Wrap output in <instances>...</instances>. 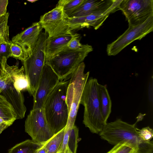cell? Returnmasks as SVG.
Masks as SVG:
<instances>
[{"mask_svg":"<svg viewBox=\"0 0 153 153\" xmlns=\"http://www.w3.org/2000/svg\"><path fill=\"white\" fill-rule=\"evenodd\" d=\"M69 80L60 81L49 94L43 105L47 121L54 134L65 128L69 112L66 102Z\"/></svg>","mask_w":153,"mask_h":153,"instance_id":"1","label":"cell"},{"mask_svg":"<svg viewBox=\"0 0 153 153\" xmlns=\"http://www.w3.org/2000/svg\"><path fill=\"white\" fill-rule=\"evenodd\" d=\"M10 45L7 44H2L0 45V61L2 62L3 56L7 59L10 57L11 51Z\"/></svg>","mask_w":153,"mask_h":153,"instance_id":"28","label":"cell"},{"mask_svg":"<svg viewBox=\"0 0 153 153\" xmlns=\"http://www.w3.org/2000/svg\"><path fill=\"white\" fill-rule=\"evenodd\" d=\"M60 81L58 76L49 65L45 64L37 89L33 97L32 109L43 108L47 97Z\"/></svg>","mask_w":153,"mask_h":153,"instance_id":"12","label":"cell"},{"mask_svg":"<svg viewBox=\"0 0 153 153\" xmlns=\"http://www.w3.org/2000/svg\"><path fill=\"white\" fill-rule=\"evenodd\" d=\"M44 146L39 149L36 153H46Z\"/></svg>","mask_w":153,"mask_h":153,"instance_id":"32","label":"cell"},{"mask_svg":"<svg viewBox=\"0 0 153 153\" xmlns=\"http://www.w3.org/2000/svg\"><path fill=\"white\" fill-rule=\"evenodd\" d=\"M43 29L39 22L33 23L30 27L14 36L11 42L20 46L27 58L36 46Z\"/></svg>","mask_w":153,"mask_h":153,"instance_id":"14","label":"cell"},{"mask_svg":"<svg viewBox=\"0 0 153 153\" xmlns=\"http://www.w3.org/2000/svg\"><path fill=\"white\" fill-rule=\"evenodd\" d=\"M37 1V0H27V1H29L31 3L34 2L36 1Z\"/></svg>","mask_w":153,"mask_h":153,"instance_id":"34","label":"cell"},{"mask_svg":"<svg viewBox=\"0 0 153 153\" xmlns=\"http://www.w3.org/2000/svg\"><path fill=\"white\" fill-rule=\"evenodd\" d=\"M7 60L3 57L0 73V94L12 106L17 116L20 117L25 113L27 110L22 93L18 91L15 86L20 68L17 65H9Z\"/></svg>","mask_w":153,"mask_h":153,"instance_id":"4","label":"cell"},{"mask_svg":"<svg viewBox=\"0 0 153 153\" xmlns=\"http://www.w3.org/2000/svg\"><path fill=\"white\" fill-rule=\"evenodd\" d=\"M137 123L136 122L130 124L118 119L107 123L99 135L101 138L112 145L127 142L137 148V153H153V141L146 142L140 138L136 126Z\"/></svg>","mask_w":153,"mask_h":153,"instance_id":"2","label":"cell"},{"mask_svg":"<svg viewBox=\"0 0 153 153\" xmlns=\"http://www.w3.org/2000/svg\"><path fill=\"white\" fill-rule=\"evenodd\" d=\"M78 34H66L48 37L45 50V62L67 47L70 41Z\"/></svg>","mask_w":153,"mask_h":153,"instance_id":"16","label":"cell"},{"mask_svg":"<svg viewBox=\"0 0 153 153\" xmlns=\"http://www.w3.org/2000/svg\"><path fill=\"white\" fill-rule=\"evenodd\" d=\"M11 55L12 57L19 59L23 62L27 58L22 48L17 44L13 43L10 45Z\"/></svg>","mask_w":153,"mask_h":153,"instance_id":"25","label":"cell"},{"mask_svg":"<svg viewBox=\"0 0 153 153\" xmlns=\"http://www.w3.org/2000/svg\"><path fill=\"white\" fill-rule=\"evenodd\" d=\"M153 30V15L143 23L128 28L116 40L108 44L106 51L108 56H115L133 42L141 40Z\"/></svg>","mask_w":153,"mask_h":153,"instance_id":"8","label":"cell"},{"mask_svg":"<svg viewBox=\"0 0 153 153\" xmlns=\"http://www.w3.org/2000/svg\"><path fill=\"white\" fill-rule=\"evenodd\" d=\"M9 13L7 12L0 16V45L12 43L9 38V29L8 25Z\"/></svg>","mask_w":153,"mask_h":153,"instance_id":"21","label":"cell"},{"mask_svg":"<svg viewBox=\"0 0 153 153\" xmlns=\"http://www.w3.org/2000/svg\"><path fill=\"white\" fill-rule=\"evenodd\" d=\"M80 35H77L72 38L68 43L67 47L71 50H76L83 48L85 45H82L79 42V39Z\"/></svg>","mask_w":153,"mask_h":153,"instance_id":"27","label":"cell"},{"mask_svg":"<svg viewBox=\"0 0 153 153\" xmlns=\"http://www.w3.org/2000/svg\"><path fill=\"white\" fill-rule=\"evenodd\" d=\"M120 3L116 0L115 3L108 9L98 11L87 16L78 17H68V25L72 31L85 27H93L95 30L102 26L109 14L117 10Z\"/></svg>","mask_w":153,"mask_h":153,"instance_id":"13","label":"cell"},{"mask_svg":"<svg viewBox=\"0 0 153 153\" xmlns=\"http://www.w3.org/2000/svg\"><path fill=\"white\" fill-rule=\"evenodd\" d=\"M85 0H60L57 6H61L65 15L69 17L79 7Z\"/></svg>","mask_w":153,"mask_h":153,"instance_id":"22","label":"cell"},{"mask_svg":"<svg viewBox=\"0 0 153 153\" xmlns=\"http://www.w3.org/2000/svg\"><path fill=\"white\" fill-rule=\"evenodd\" d=\"M46 143H37L27 139L14 146L8 150L7 153H36Z\"/></svg>","mask_w":153,"mask_h":153,"instance_id":"18","label":"cell"},{"mask_svg":"<svg viewBox=\"0 0 153 153\" xmlns=\"http://www.w3.org/2000/svg\"><path fill=\"white\" fill-rule=\"evenodd\" d=\"M99 100L102 114L107 122L111 112L112 102L105 85L99 84L98 87Z\"/></svg>","mask_w":153,"mask_h":153,"instance_id":"17","label":"cell"},{"mask_svg":"<svg viewBox=\"0 0 153 153\" xmlns=\"http://www.w3.org/2000/svg\"><path fill=\"white\" fill-rule=\"evenodd\" d=\"M137 131L140 138L143 141L149 142L153 137V131L149 126L144 127L141 129L137 128Z\"/></svg>","mask_w":153,"mask_h":153,"instance_id":"26","label":"cell"},{"mask_svg":"<svg viewBox=\"0 0 153 153\" xmlns=\"http://www.w3.org/2000/svg\"><path fill=\"white\" fill-rule=\"evenodd\" d=\"M0 117L12 124L16 120V114L12 106L0 94Z\"/></svg>","mask_w":153,"mask_h":153,"instance_id":"19","label":"cell"},{"mask_svg":"<svg viewBox=\"0 0 153 153\" xmlns=\"http://www.w3.org/2000/svg\"><path fill=\"white\" fill-rule=\"evenodd\" d=\"M116 0H85L68 18L83 17L93 13L109 9Z\"/></svg>","mask_w":153,"mask_h":153,"instance_id":"15","label":"cell"},{"mask_svg":"<svg viewBox=\"0 0 153 153\" xmlns=\"http://www.w3.org/2000/svg\"><path fill=\"white\" fill-rule=\"evenodd\" d=\"M138 149L127 142H120L106 153H137Z\"/></svg>","mask_w":153,"mask_h":153,"instance_id":"23","label":"cell"},{"mask_svg":"<svg viewBox=\"0 0 153 153\" xmlns=\"http://www.w3.org/2000/svg\"><path fill=\"white\" fill-rule=\"evenodd\" d=\"M78 128L74 125L71 129L68 146L72 153H76L78 139Z\"/></svg>","mask_w":153,"mask_h":153,"instance_id":"24","label":"cell"},{"mask_svg":"<svg viewBox=\"0 0 153 153\" xmlns=\"http://www.w3.org/2000/svg\"><path fill=\"white\" fill-rule=\"evenodd\" d=\"M85 64L80 63L71 75L66 97L69 117L65 129H71L74 125L82 93L88 80L89 72H84Z\"/></svg>","mask_w":153,"mask_h":153,"instance_id":"7","label":"cell"},{"mask_svg":"<svg viewBox=\"0 0 153 153\" xmlns=\"http://www.w3.org/2000/svg\"><path fill=\"white\" fill-rule=\"evenodd\" d=\"M64 153H72V152L71 151V150L69 149L68 146V144L66 146V149L65 150Z\"/></svg>","mask_w":153,"mask_h":153,"instance_id":"33","label":"cell"},{"mask_svg":"<svg viewBox=\"0 0 153 153\" xmlns=\"http://www.w3.org/2000/svg\"><path fill=\"white\" fill-rule=\"evenodd\" d=\"M71 129H65V128L63 138L57 153H64L68 144V139Z\"/></svg>","mask_w":153,"mask_h":153,"instance_id":"29","label":"cell"},{"mask_svg":"<svg viewBox=\"0 0 153 153\" xmlns=\"http://www.w3.org/2000/svg\"><path fill=\"white\" fill-rule=\"evenodd\" d=\"M8 3L7 0H0V16L7 13V7Z\"/></svg>","mask_w":153,"mask_h":153,"instance_id":"30","label":"cell"},{"mask_svg":"<svg viewBox=\"0 0 153 153\" xmlns=\"http://www.w3.org/2000/svg\"><path fill=\"white\" fill-rule=\"evenodd\" d=\"M97 80L91 77L88 80L82 95L80 104L84 107L83 123L90 131L99 134L107 123L102 114L99 100Z\"/></svg>","mask_w":153,"mask_h":153,"instance_id":"3","label":"cell"},{"mask_svg":"<svg viewBox=\"0 0 153 153\" xmlns=\"http://www.w3.org/2000/svg\"><path fill=\"white\" fill-rule=\"evenodd\" d=\"M48 34L41 32L31 54L23 62L25 74L29 86V94L33 97L37 89L45 64V50Z\"/></svg>","mask_w":153,"mask_h":153,"instance_id":"6","label":"cell"},{"mask_svg":"<svg viewBox=\"0 0 153 153\" xmlns=\"http://www.w3.org/2000/svg\"><path fill=\"white\" fill-rule=\"evenodd\" d=\"M39 22L48 34V37L73 34L68 25V17L61 6L56 5L42 16Z\"/></svg>","mask_w":153,"mask_h":153,"instance_id":"11","label":"cell"},{"mask_svg":"<svg viewBox=\"0 0 153 153\" xmlns=\"http://www.w3.org/2000/svg\"><path fill=\"white\" fill-rule=\"evenodd\" d=\"M12 124L5 121L0 117V129L4 130Z\"/></svg>","mask_w":153,"mask_h":153,"instance_id":"31","label":"cell"},{"mask_svg":"<svg viewBox=\"0 0 153 153\" xmlns=\"http://www.w3.org/2000/svg\"><path fill=\"white\" fill-rule=\"evenodd\" d=\"M93 51L92 46L88 44L79 49L71 50L66 48L55 56L46 61L59 77L60 81L66 80L82 62L88 54Z\"/></svg>","mask_w":153,"mask_h":153,"instance_id":"5","label":"cell"},{"mask_svg":"<svg viewBox=\"0 0 153 153\" xmlns=\"http://www.w3.org/2000/svg\"><path fill=\"white\" fill-rule=\"evenodd\" d=\"M65 128L54 134L45 143L44 147L46 153H57L63 138Z\"/></svg>","mask_w":153,"mask_h":153,"instance_id":"20","label":"cell"},{"mask_svg":"<svg viewBox=\"0 0 153 153\" xmlns=\"http://www.w3.org/2000/svg\"><path fill=\"white\" fill-rule=\"evenodd\" d=\"M25 126V132L36 143H45L55 134L47 121L43 108L32 109Z\"/></svg>","mask_w":153,"mask_h":153,"instance_id":"9","label":"cell"},{"mask_svg":"<svg viewBox=\"0 0 153 153\" xmlns=\"http://www.w3.org/2000/svg\"><path fill=\"white\" fill-rule=\"evenodd\" d=\"M118 9L125 16L128 26H135L153 15V0H121Z\"/></svg>","mask_w":153,"mask_h":153,"instance_id":"10","label":"cell"}]
</instances>
